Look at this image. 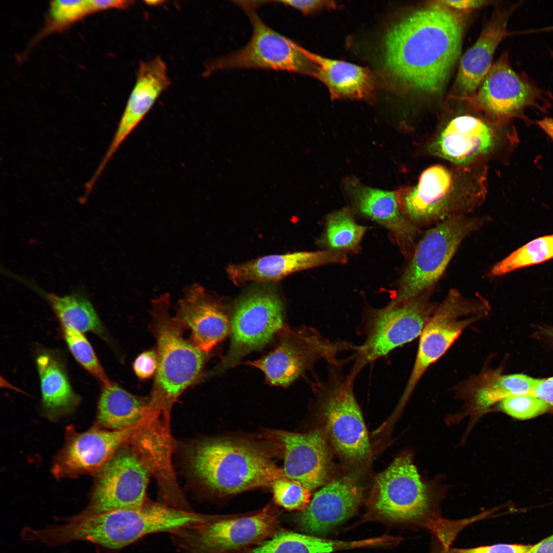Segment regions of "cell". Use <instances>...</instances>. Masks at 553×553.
Returning a JSON list of instances; mask_svg holds the SVG:
<instances>
[{
	"mask_svg": "<svg viewBox=\"0 0 553 553\" xmlns=\"http://www.w3.org/2000/svg\"><path fill=\"white\" fill-rule=\"evenodd\" d=\"M464 27L460 12L435 2L399 19L384 43L390 83L405 92L439 93L460 55Z\"/></svg>",
	"mask_w": 553,
	"mask_h": 553,
	"instance_id": "obj_1",
	"label": "cell"
},
{
	"mask_svg": "<svg viewBox=\"0 0 553 553\" xmlns=\"http://www.w3.org/2000/svg\"><path fill=\"white\" fill-rule=\"evenodd\" d=\"M188 470L209 493L225 497L271 485L284 478L261 446L242 439L206 438L187 450Z\"/></svg>",
	"mask_w": 553,
	"mask_h": 553,
	"instance_id": "obj_2",
	"label": "cell"
},
{
	"mask_svg": "<svg viewBox=\"0 0 553 553\" xmlns=\"http://www.w3.org/2000/svg\"><path fill=\"white\" fill-rule=\"evenodd\" d=\"M165 293L152 301L151 332L157 346L158 364L147 408L170 415L180 395L200 375L206 353L184 338L185 328L169 312Z\"/></svg>",
	"mask_w": 553,
	"mask_h": 553,
	"instance_id": "obj_3",
	"label": "cell"
},
{
	"mask_svg": "<svg viewBox=\"0 0 553 553\" xmlns=\"http://www.w3.org/2000/svg\"><path fill=\"white\" fill-rule=\"evenodd\" d=\"M484 180L483 173L471 166L432 165L421 173L416 185L397 192L401 209L415 225L463 215L483 200Z\"/></svg>",
	"mask_w": 553,
	"mask_h": 553,
	"instance_id": "obj_4",
	"label": "cell"
},
{
	"mask_svg": "<svg viewBox=\"0 0 553 553\" xmlns=\"http://www.w3.org/2000/svg\"><path fill=\"white\" fill-rule=\"evenodd\" d=\"M437 487L421 478L412 455L403 453L375 477L367 500L365 520L418 523L431 514Z\"/></svg>",
	"mask_w": 553,
	"mask_h": 553,
	"instance_id": "obj_5",
	"label": "cell"
},
{
	"mask_svg": "<svg viewBox=\"0 0 553 553\" xmlns=\"http://www.w3.org/2000/svg\"><path fill=\"white\" fill-rule=\"evenodd\" d=\"M340 365L328 364V375L315 388L324 435L341 457L354 463L367 460L371 446L354 392L356 378Z\"/></svg>",
	"mask_w": 553,
	"mask_h": 553,
	"instance_id": "obj_6",
	"label": "cell"
},
{
	"mask_svg": "<svg viewBox=\"0 0 553 553\" xmlns=\"http://www.w3.org/2000/svg\"><path fill=\"white\" fill-rule=\"evenodd\" d=\"M279 513L269 504L242 516L211 515L169 533L179 553H235L258 545L279 530Z\"/></svg>",
	"mask_w": 553,
	"mask_h": 553,
	"instance_id": "obj_7",
	"label": "cell"
},
{
	"mask_svg": "<svg viewBox=\"0 0 553 553\" xmlns=\"http://www.w3.org/2000/svg\"><path fill=\"white\" fill-rule=\"evenodd\" d=\"M435 309L425 292L370 311L361 324L364 342L351 355L355 361L350 372L357 376L368 364L419 336Z\"/></svg>",
	"mask_w": 553,
	"mask_h": 553,
	"instance_id": "obj_8",
	"label": "cell"
},
{
	"mask_svg": "<svg viewBox=\"0 0 553 553\" xmlns=\"http://www.w3.org/2000/svg\"><path fill=\"white\" fill-rule=\"evenodd\" d=\"M252 27L250 41L241 49L210 61L205 75L218 71L261 69L285 71L314 77V63L307 50L267 26L256 12L261 1H235Z\"/></svg>",
	"mask_w": 553,
	"mask_h": 553,
	"instance_id": "obj_9",
	"label": "cell"
},
{
	"mask_svg": "<svg viewBox=\"0 0 553 553\" xmlns=\"http://www.w3.org/2000/svg\"><path fill=\"white\" fill-rule=\"evenodd\" d=\"M484 220L463 215L451 217L428 230L414 247L394 303L414 298L432 287L445 271L462 241Z\"/></svg>",
	"mask_w": 553,
	"mask_h": 553,
	"instance_id": "obj_10",
	"label": "cell"
},
{
	"mask_svg": "<svg viewBox=\"0 0 553 553\" xmlns=\"http://www.w3.org/2000/svg\"><path fill=\"white\" fill-rule=\"evenodd\" d=\"M488 304L483 299H467L451 290L436 308L420 335L416 358L396 411L405 405L428 368L441 357L463 330L487 314Z\"/></svg>",
	"mask_w": 553,
	"mask_h": 553,
	"instance_id": "obj_11",
	"label": "cell"
},
{
	"mask_svg": "<svg viewBox=\"0 0 553 553\" xmlns=\"http://www.w3.org/2000/svg\"><path fill=\"white\" fill-rule=\"evenodd\" d=\"M357 345L344 341L331 340L315 329L304 328L282 337L275 349L264 357L248 365L261 370L270 384L287 386L310 369L317 361L341 365L340 353L355 351Z\"/></svg>",
	"mask_w": 553,
	"mask_h": 553,
	"instance_id": "obj_12",
	"label": "cell"
},
{
	"mask_svg": "<svg viewBox=\"0 0 553 553\" xmlns=\"http://www.w3.org/2000/svg\"><path fill=\"white\" fill-rule=\"evenodd\" d=\"M96 475L85 513L135 508L148 500L146 490L151 471L127 443L122 446Z\"/></svg>",
	"mask_w": 553,
	"mask_h": 553,
	"instance_id": "obj_13",
	"label": "cell"
},
{
	"mask_svg": "<svg viewBox=\"0 0 553 553\" xmlns=\"http://www.w3.org/2000/svg\"><path fill=\"white\" fill-rule=\"evenodd\" d=\"M283 312L281 299L272 291L256 289L242 296L233 308L230 347L218 370L233 366L248 353L267 344L282 328Z\"/></svg>",
	"mask_w": 553,
	"mask_h": 553,
	"instance_id": "obj_14",
	"label": "cell"
},
{
	"mask_svg": "<svg viewBox=\"0 0 553 553\" xmlns=\"http://www.w3.org/2000/svg\"><path fill=\"white\" fill-rule=\"evenodd\" d=\"M545 92L512 68L506 54L493 64L476 92L466 98L496 122L524 115L528 108L545 107Z\"/></svg>",
	"mask_w": 553,
	"mask_h": 553,
	"instance_id": "obj_15",
	"label": "cell"
},
{
	"mask_svg": "<svg viewBox=\"0 0 553 553\" xmlns=\"http://www.w3.org/2000/svg\"><path fill=\"white\" fill-rule=\"evenodd\" d=\"M140 455L158 484L159 502L180 509L193 510L177 480L172 458L175 446L170 415L146 409L127 442Z\"/></svg>",
	"mask_w": 553,
	"mask_h": 553,
	"instance_id": "obj_16",
	"label": "cell"
},
{
	"mask_svg": "<svg viewBox=\"0 0 553 553\" xmlns=\"http://www.w3.org/2000/svg\"><path fill=\"white\" fill-rule=\"evenodd\" d=\"M103 548L118 550L150 534L171 532L200 523L210 515L176 508L148 500L142 506L103 512Z\"/></svg>",
	"mask_w": 553,
	"mask_h": 553,
	"instance_id": "obj_17",
	"label": "cell"
},
{
	"mask_svg": "<svg viewBox=\"0 0 553 553\" xmlns=\"http://www.w3.org/2000/svg\"><path fill=\"white\" fill-rule=\"evenodd\" d=\"M264 438L283 460L285 478L296 481L312 491L326 484L332 470L329 443L323 433L270 430Z\"/></svg>",
	"mask_w": 553,
	"mask_h": 553,
	"instance_id": "obj_18",
	"label": "cell"
},
{
	"mask_svg": "<svg viewBox=\"0 0 553 553\" xmlns=\"http://www.w3.org/2000/svg\"><path fill=\"white\" fill-rule=\"evenodd\" d=\"M501 125L490 118L456 116L439 128L429 144V152L457 166H472L499 147Z\"/></svg>",
	"mask_w": 553,
	"mask_h": 553,
	"instance_id": "obj_19",
	"label": "cell"
},
{
	"mask_svg": "<svg viewBox=\"0 0 553 553\" xmlns=\"http://www.w3.org/2000/svg\"><path fill=\"white\" fill-rule=\"evenodd\" d=\"M135 426L122 430H109L95 424L82 433L69 427L65 444L54 461L53 475L60 479L97 474L127 442Z\"/></svg>",
	"mask_w": 553,
	"mask_h": 553,
	"instance_id": "obj_20",
	"label": "cell"
},
{
	"mask_svg": "<svg viewBox=\"0 0 553 553\" xmlns=\"http://www.w3.org/2000/svg\"><path fill=\"white\" fill-rule=\"evenodd\" d=\"M363 499L361 487L354 478L343 476L328 481L299 513L296 523L305 534L325 535L353 516Z\"/></svg>",
	"mask_w": 553,
	"mask_h": 553,
	"instance_id": "obj_21",
	"label": "cell"
},
{
	"mask_svg": "<svg viewBox=\"0 0 553 553\" xmlns=\"http://www.w3.org/2000/svg\"><path fill=\"white\" fill-rule=\"evenodd\" d=\"M170 84L165 63L160 56L141 61L137 79L116 132L97 168L101 174L122 143L138 126Z\"/></svg>",
	"mask_w": 553,
	"mask_h": 553,
	"instance_id": "obj_22",
	"label": "cell"
},
{
	"mask_svg": "<svg viewBox=\"0 0 553 553\" xmlns=\"http://www.w3.org/2000/svg\"><path fill=\"white\" fill-rule=\"evenodd\" d=\"M176 317L191 333V340L208 353L228 334L229 322L222 304L201 285L187 287L176 306Z\"/></svg>",
	"mask_w": 553,
	"mask_h": 553,
	"instance_id": "obj_23",
	"label": "cell"
},
{
	"mask_svg": "<svg viewBox=\"0 0 553 553\" xmlns=\"http://www.w3.org/2000/svg\"><path fill=\"white\" fill-rule=\"evenodd\" d=\"M347 260L343 252L333 250L299 251L265 256L226 268L229 279L237 285L249 282L279 281L294 272Z\"/></svg>",
	"mask_w": 553,
	"mask_h": 553,
	"instance_id": "obj_24",
	"label": "cell"
},
{
	"mask_svg": "<svg viewBox=\"0 0 553 553\" xmlns=\"http://www.w3.org/2000/svg\"><path fill=\"white\" fill-rule=\"evenodd\" d=\"M346 188L356 208L387 228L403 254L411 253L419 229L402 213L397 193L373 188L354 179L347 182Z\"/></svg>",
	"mask_w": 553,
	"mask_h": 553,
	"instance_id": "obj_25",
	"label": "cell"
},
{
	"mask_svg": "<svg viewBox=\"0 0 553 553\" xmlns=\"http://www.w3.org/2000/svg\"><path fill=\"white\" fill-rule=\"evenodd\" d=\"M517 6L495 13L475 44L462 55L455 82V91L459 97L472 96L490 71L495 52L507 35L508 19Z\"/></svg>",
	"mask_w": 553,
	"mask_h": 553,
	"instance_id": "obj_26",
	"label": "cell"
},
{
	"mask_svg": "<svg viewBox=\"0 0 553 553\" xmlns=\"http://www.w3.org/2000/svg\"><path fill=\"white\" fill-rule=\"evenodd\" d=\"M314 63V77L328 88L332 99L350 98L372 102L375 83L371 71L350 62L331 59L307 51Z\"/></svg>",
	"mask_w": 553,
	"mask_h": 553,
	"instance_id": "obj_27",
	"label": "cell"
},
{
	"mask_svg": "<svg viewBox=\"0 0 553 553\" xmlns=\"http://www.w3.org/2000/svg\"><path fill=\"white\" fill-rule=\"evenodd\" d=\"M538 381L524 374L487 372L477 379L467 393V414L475 419L506 397L529 394Z\"/></svg>",
	"mask_w": 553,
	"mask_h": 553,
	"instance_id": "obj_28",
	"label": "cell"
},
{
	"mask_svg": "<svg viewBox=\"0 0 553 553\" xmlns=\"http://www.w3.org/2000/svg\"><path fill=\"white\" fill-rule=\"evenodd\" d=\"M375 538L354 541L330 540L306 534L279 530L262 543L238 553H334L355 548L374 547Z\"/></svg>",
	"mask_w": 553,
	"mask_h": 553,
	"instance_id": "obj_29",
	"label": "cell"
},
{
	"mask_svg": "<svg viewBox=\"0 0 553 553\" xmlns=\"http://www.w3.org/2000/svg\"><path fill=\"white\" fill-rule=\"evenodd\" d=\"M36 364L46 415L54 420L73 412L80 397L73 390L60 363L52 355L43 353L37 357Z\"/></svg>",
	"mask_w": 553,
	"mask_h": 553,
	"instance_id": "obj_30",
	"label": "cell"
},
{
	"mask_svg": "<svg viewBox=\"0 0 553 553\" xmlns=\"http://www.w3.org/2000/svg\"><path fill=\"white\" fill-rule=\"evenodd\" d=\"M148 402V398L136 396L114 383L103 386L96 424L109 430L131 428L142 418Z\"/></svg>",
	"mask_w": 553,
	"mask_h": 553,
	"instance_id": "obj_31",
	"label": "cell"
},
{
	"mask_svg": "<svg viewBox=\"0 0 553 553\" xmlns=\"http://www.w3.org/2000/svg\"><path fill=\"white\" fill-rule=\"evenodd\" d=\"M23 282L46 299L61 325L72 327L81 332L102 334L103 327L98 315L84 295L73 293L59 296L45 291L25 280Z\"/></svg>",
	"mask_w": 553,
	"mask_h": 553,
	"instance_id": "obj_32",
	"label": "cell"
},
{
	"mask_svg": "<svg viewBox=\"0 0 553 553\" xmlns=\"http://www.w3.org/2000/svg\"><path fill=\"white\" fill-rule=\"evenodd\" d=\"M366 230L345 208L328 216L325 232L320 241L330 250H356Z\"/></svg>",
	"mask_w": 553,
	"mask_h": 553,
	"instance_id": "obj_33",
	"label": "cell"
},
{
	"mask_svg": "<svg viewBox=\"0 0 553 553\" xmlns=\"http://www.w3.org/2000/svg\"><path fill=\"white\" fill-rule=\"evenodd\" d=\"M553 258V235L534 239L495 264L491 273L501 276L515 270Z\"/></svg>",
	"mask_w": 553,
	"mask_h": 553,
	"instance_id": "obj_34",
	"label": "cell"
},
{
	"mask_svg": "<svg viewBox=\"0 0 553 553\" xmlns=\"http://www.w3.org/2000/svg\"><path fill=\"white\" fill-rule=\"evenodd\" d=\"M65 340L78 363L103 386H110L112 382L105 373L91 345L82 332L74 328L61 325Z\"/></svg>",
	"mask_w": 553,
	"mask_h": 553,
	"instance_id": "obj_35",
	"label": "cell"
},
{
	"mask_svg": "<svg viewBox=\"0 0 553 553\" xmlns=\"http://www.w3.org/2000/svg\"><path fill=\"white\" fill-rule=\"evenodd\" d=\"M92 12L90 0L51 1L47 23L37 37L60 30Z\"/></svg>",
	"mask_w": 553,
	"mask_h": 553,
	"instance_id": "obj_36",
	"label": "cell"
},
{
	"mask_svg": "<svg viewBox=\"0 0 553 553\" xmlns=\"http://www.w3.org/2000/svg\"><path fill=\"white\" fill-rule=\"evenodd\" d=\"M271 487L274 503L287 510L302 511L310 501L311 491L296 481L284 477Z\"/></svg>",
	"mask_w": 553,
	"mask_h": 553,
	"instance_id": "obj_37",
	"label": "cell"
},
{
	"mask_svg": "<svg viewBox=\"0 0 553 553\" xmlns=\"http://www.w3.org/2000/svg\"><path fill=\"white\" fill-rule=\"evenodd\" d=\"M498 406L504 413L519 419H530L551 411L547 403L531 394L509 396Z\"/></svg>",
	"mask_w": 553,
	"mask_h": 553,
	"instance_id": "obj_38",
	"label": "cell"
},
{
	"mask_svg": "<svg viewBox=\"0 0 553 553\" xmlns=\"http://www.w3.org/2000/svg\"><path fill=\"white\" fill-rule=\"evenodd\" d=\"M533 545L498 544L471 548H449L442 553H529Z\"/></svg>",
	"mask_w": 553,
	"mask_h": 553,
	"instance_id": "obj_39",
	"label": "cell"
},
{
	"mask_svg": "<svg viewBox=\"0 0 553 553\" xmlns=\"http://www.w3.org/2000/svg\"><path fill=\"white\" fill-rule=\"evenodd\" d=\"M157 355L154 351H147L140 354L135 359L133 368L136 375L141 379L151 377L156 372Z\"/></svg>",
	"mask_w": 553,
	"mask_h": 553,
	"instance_id": "obj_40",
	"label": "cell"
},
{
	"mask_svg": "<svg viewBox=\"0 0 553 553\" xmlns=\"http://www.w3.org/2000/svg\"><path fill=\"white\" fill-rule=\"evenodd\" d=\"M271 2L281 3L299 10L304 14H310L324 9H335L337 5L331 1L321 0H289L275 1Z\"/></svg>",
	"mask_w": 553,
	"mask_h": 553,
	"instance_id": "obj_41",
	"label": "cell"
},
{
	"mask_svg": "<svg viewBox=\"0 0 553 553\" xmlns=\"http://www.w3.org/2000/svg\"><path fill=\"white\" fill-rule=\"evenodd\" d=\"M547 403L553 411V377L538 379L533 391L530 394Z\"/></svg>",
	"mask_w": 553,
	"mask_h": 553,
	"instance_id": "obj_42",
	"label": "cell"
},
{
	"mask_svg": "<svg viewBox=\"0 0 553 553\" xmlns=\"http://www.w3.org/2000/svg\"><path fill=\"white\" fill-rule=\"evenodd\" d=\"M436 3L459 11H466L486 5L488 2L479 0L437 1Z\"/></svg>",
	"mask_w": 553,
	"mask_h": 553,
	"instance_id": "obj_43",
	"label": "cell"
},
{
	"mask_svg": "<svg viewBox=\"0 0 553 553\" xmlns=\"http://www.w3.org/2000/svg\"><path fill=\"white\" fill-rule=\"evenodd\" d=\"M93 12L111 9H127L135 1L130 0H90Z\"/></svg>",
	"mask_w": 553,
	"mask_h": 553,
	"instance_id": "obj_44",
	"label": "cell"
},
{
	"mask_svg": "<svg viewBox=\"0 0 553 553\" xmlns=\"http://www.w3.org/2000/svg\"><path fill=\"white\" fill-rule=\"evenodd\" d=\"M529 553H553V535L533 545Z\"/></svg>",
	"mask_w": 553,
	"mask_h": 553,
	"instance_id": "obj_45",
	"label": "cell"
},
{
	"mask_svg": "<svg viewBox=\"0 0 553 553\" xmlns=\"http://www.w3.org/2000/svg\"><path fill=\"white\" fill-rule=\"evenodd\" d=\"M538 124L553 139V118H544L539 120Z\"/></svg>",
	"mask_w": 553,
	"mask_h": 553,
	"instance_id": "obj_46",
	"label": "cell"
},
{
	"mask_svg": "<svg viewBox=\"0 0 553 553\" xmlns=\"http://www.w3.org/2000/svg\"><path fill=\"white\" fill-rule=\"evenodd\" d=\"M538 329V334L553 346V327L544 326Z\"/></svg>",
	"mask_w": 553,
	"mask_h": 553,
	"instance_id": "obj_47",
	"label": "cell"
},
{
	"mask_svg": "<svg viewBox=\"0 0 553 553\" xmlns=\"http://www.w3.org/2000/svg\"><path fill=\"white\" fill-rule=\"evenodd\" d=\"M144 2L148 6H157V5H159L161 4L162 3H164V1H158V0H156V1H144Z\"/></svg>",
	"mask_w": 553,
	"mask_h": 553,
	"instance_id": "obj_48",
	"label": "cell"
}]
</instances>
